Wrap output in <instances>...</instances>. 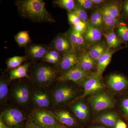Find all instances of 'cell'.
<instances>
[{"label": "cell", "mask_w": 128, "mask_h": 128, "mask_svg": "<svg viewBox=\"0 0 128 128\" xmlns=\"http://www.w3.org/2000/svg\"><path fill=\"white\" fill-rule=\"evenodd\" d=\"M15 5L21 17L35 22L54 23L56 20L48 12L42 0H17Z\"/></svg>", "instance_id": "cell-1"}, {"label": "cell", "mask_w": 128, "mask_h": 128, "mask_svg": "<svg viewBox=\"0 0 128 128\" xmlns=\"http://www.w3.org/2000/svg\"><path fill=\"white\" fill-rule=\"evenodd\" d=\"M32 78L35 84L39 86H49L56 77L55 70L50 66L39 64L34 66L32 73Z\"/></svg>", "instance_id": "cell-2"}, {"label": "cell", "mask_w": 128, "mask_h": 128, "mask_svg": "<svg viewBox=\"0 0 128 128\" xmlns=\"http://www.w3.org/2000/svg\"><path fill=\"white\" fill-rule=\"evenodd\" d=\"M31 116L33 122L42 128H56L61 125L54 114L47 110H35Z\"/></svg>", "instance_id": "cell-3"}, {"label": "cell", "mask_w": 128, "mask_h": 128, "mask_svg": "<svg viewBox=\"0 0 128 128\" xmlns=\"http://www.w3.org/2000/svg\"><path fill=\"white\" fill-rule=\"evenodd\" d=\"M76 94L75 90L71 86L64 84L58 85L52 92L54 104L56 106L65 104L74 98Z\"/></svg>", "instance_id": "cell-4"}, {"label": "cell", "mask_w": 128, "mask_h": 128, "mask_svg": "<svg viewBox=\"0 0 128 128\" xmlns=\"http://www.w3.org/2000/svg\"><path fill=\"white\" fill-rule=\"evenodd\" d=\"M92 110L99 112L112 108L114 102L109 95L104 92L99 91L92 94L89 100Z\"/></svg>", "instance_id": "cell-5"}, {"label": "cell", "mask_w": 128, "mask_h": 128, "mask_svg": "<svg viewBox=\"0 0 128 128\" xmlns=\"http://www.w3.org/2000/svg\"><path fill=\"white\" fill-rule=\"evenodd\" d=\"M102 77L95 74L90 76L80 82L84 88V92L80 96L77 98L73 102L81 99L91 94H93L100 91L104 88V85L101 80Z\"/></svg>", "instance_id": "cell-6"}, {"label": "cell", "mask_w": 128, "mask_h": 128, "mask_svg": "<svg viewBox=\"0 0 128 128\" xmlns=\"http://www.w3.org/2000/svg\"><path fill=\"white\" fill-rule=\"evenodd\" d=\"M32 95L29 86L22 83L16 85L12 92V97L14 102L21 106H26L28 104Z\"/></svg>", "instance_id": "cell-7"}, {"label": "cell", "mask_w": 128, "mask_h": 128, "mask_svg": "<svg viewBox=\"0 0 128 128\" xmlns=\"http://www.w3.org/2000/svg\"><path fill=\"white\" fill-rule=\"evenodd\" d=\"M0 118L6 125L9 128H13L22 122L24 115L22 112L18 109L9 108L2 112Z\"/></svg>", "instance_id": "cell-8"}, {"label": "cell", "mask_w": 128, "mask_h": 128, "mask_svg": "<svg viewBox=\"0 0 128 128\" xmlns=\"http://www.w3.org/2000/svg\"><path fill=\"white\" fill-rule=\"evenodd\" d=\"M90 76V72L84 71L77 65L70 70L62 73L58 80L61 82L71 81L76 83H80Z\"/></svg>", "instance_id": "cell-9"}, {"label": "cell", "mask_w": 128, "mask_h": 128, "mask_svg": "<svg viewBox=\"0 0 128 128\" xmlns=\"http://www.w3.org/2000/svg\"><path fill=\"white\" fill-rule=\"evenodd\" d=\"M50 48L57 50L62 55L73 50L70 39L66 33L57 35L52 41Z\"/></svg>", "instance_id": "cell-10"}, {"label": "cell", "mask_w": 128, "mask_h": 128, "mask_svg": "<svg viewBox=\"0 0 128 128\" xmlns=\"http://www.w3.org/2000/svg\"><path fill=\"white\" fill-rule=\"evenodd\" d=\"M78 57L77 51L74 50L62 55L61 59L57 64L60 70L64 73L76 66L78 64Z\"/></svg>", "instance_id": "cell-11"}, {"label": "cell", "mask_w": 128, "mask_h": 128, "mask_svg": "<svg viewBox=\"0 0 128 128\" xmlns=\"http://www.w3.org/2000/svg\"><path fill=\"white\" fill-rule=\"evenodd\" d=\"M83 35L88 47L101 42L103 36L102 30L92 27L88 23L86 30Z\"/></svg>", "instance_id": "cell-12"}, {"label": "cell", "mask_w": 128, "mask_h": 128, "mask_svg": "<svg viewBox=\"0 0 128 128\" xmlns=\"http://www.w3.org/2000/svg\"><path fill=\"white\" fill-rule=\"evenodd\" d=\"M107 82L110 89L115 92L123 90L128 86V81L126 78L119 74H111L108 78Z\"/></svg>", "instance_id": "cell-13"}, {"label": "cell", "mask_w": 128, "mask_h": 128, "mask_svg": "<svg viewBox=\"0 0 128 128\" xmlns=\"http://www.w3.org/2000/svg\"><path fill=\"white\" fill-rule=\"evenodd\" d=\"M50 48L44 44H31L28 48L27 56L33 60L43 59Z\"/></svg>", "instance_id": "cell-14"}, {"label": "cell", "mask_w": 128, "mask_h": 128, "mask_svg": "<svg viewBox=\"0 0 128 128\" xmlns=\"http://www.w3.org/2000/svg\"><path fill=\"white\" fill-rule=\"evenodd\" d=\"M101 8L105 32L114 31V28L119 25L120 20L116 19L111 15L108 9L107 4L104 5Z\"/></svg>", "instance_id": "cell-15"}, {"label": "cell", "mask_w": 128, "mask_h": 128, "mask_svg": "<svg viewBox=\"0 0 128 128\" xmlns=\"http://www.w3.org/2000/svg\"><path fill=\"white\" fill-rule=\"evenodd\" d=\"M32 99L37 106L48 108L51 104V101L48 93L41 90H36L32 95Z\"/></svg>", "instance_id": "cell-16"}, {"label": "cell", "mask_w": 128, "mask_h": 128, "mask_svg": "<svg viewBox=\"0 0 128 128\" xmlns=\"http://www.w3.org/2000/svg\"><path fill=\"white\" fill-rule=\"evenodd\" d=\"M78 56L79 59L77 65L84 71L90 72L94 68L96 61L84 50H80Z\"/></svg>", "instance_id": "cell-17"}, {"label": "cell", "mask_w": 128, "mask_h": 128, "mask_svg": "<svg viewBox=\"0 0 128 128\" xmlns=\"http://www.w3.org/2000/svg\"><path fill=\"white\" fill-rule=\"evenodd\" d=\"M110 49L106 43L101 42L88 47L87 52L89 55L97 62L99 58L102 57Z\"/></svg>", "instance_id": "cell-18"}, {"label": "cell", "mask_w": 128, "mask_h": 128, "mask_svg": "<svg viewBox=\"0 0 128 128\" xmlns=\"http://www.w3.org/2000/svg\"><path fill=\"white\" fill-rule=\"evenodd\" d=\"M116 50L114 49H110L106 53L99 58L96 62V74L102 77L103 72L110 64L112 56Z\"/></svg>", "instance_id": "cell-19"}, {"label": "cell", "mask_w": 128, "mask_h": 128, "mask_svg": "<svg viewBox=\"0 0 128 128\" xmlns=\"http://www.w3.org/2000/svg\"><path fill=\"white\" fill-rule=\"evenodd\" d=\"M88 23L92 27L98 28L102 31L104 29L103 16L102 8L96 9L92 12Z\"/></svg>", "instance_id": "cell-20"}, {"label": "cell", "mask_w": 128, "mask_h": 128, "mask_svg": "<svg viewBox=\"0 0 128 128\" xmlns=\"http://www.w3.org/2000/svg\"><path fill=\"white\" fill-rule=\"evenodd\" d=\"M118 118L117 114L113 112H107L99 115L97 118L98 122L112 128H115Z\"/></svg>", "instance_id": "cell-21"}, {"label": "cell", "mask_w": 128, "mask_h": 128, "mask_svg": "<svg viewBox=\"0 0 128 128\" xmlns=\"http://www.w3.org/2000/svg\"><path fill=\"white\" fill-rule=\"evenodd\" d=\"M29 66V63H26L18 68L10 70L9 72L10 80H14L25 77L29 79L28 71Z\"/></svg>", "instance_id": "cell-22"}, {"label": "cell", "mask_w": 128, "mask_h": 128, "mask_svg": "<svg viewBox=\"0 0 128 128\" xmlns=\"http://www.w3.org/2000/svg\"><path fill=\"white\" fill-rule=\"evenodd\" d=\"M53 113L61 123L68 126L75 125V120L68 111L59 110L55 111Z\"/></svg>", "instance_id": "cell-23"}, {"label": "cell", "mask_w": 128, "mask_h": 128, "mask_svg": "<svg viewBox=\"0 0 128 128\" xmlns=\"http://www.w3.org/2000/svg\"><path fill=\"white\" fill-rule=\"evenodd\" d=\"M102 33L109 48L114 49L121 45L122 41L114 31L105 32Z\"/></svg>", "instance_id": "cell-24"}, {"label": "cell", "mask_w": 128, "mask_h": 128, "mask_svg": "<svg viewBox=\"0 0 128 128\" xmlns=\"http://www.w3.org/2000/svg\"><path fill=\"white\" fill-rule=\"evenodd\" d=\"M14 39L20 48H26L28 44L32 42L28 31L18 32L14 36Z\"/></svg>", "instance_id": "cell-25"}, {"label": "cell", "mask_w": 128, "mask_h": 128, "mask_svg": "<svg viewBox=\"0 0 128 128\" xmlns=\"http://www.w3.org/2000/svg\"><path fill=\"white\" fill-rule=\"evenodd\" d=\"M27 55L25 56H14L11 57L7 61V69L11 70L16 68L21 65L28 58Z\"/></svg>", "instance_id": "cell-26"}, {"label": "cell", "mask_w": 128, "mask_h": 128, "mask_svg": "<svg viewBox=\"0 0 128 128\" xmlns=\"http://www.w3.org/2000/svg\"><path fill=\"white\" fill-rule=\"evenodd\" d=\"M8 92V80L4 76H1L0 80V101L1 104L4 103Z\"/></svg>", "instance_id": "cell-27"}, {"label": "cell", "mask_w": 128, "mask_h": 128, "mask_svg": "<svg viewBox=\"0 0 128 128\" xmlns=\"http://www.w3.org/2000/svg\"><path fill=\"white\" fill-rule=\"evenodd\" d=\"M122 4L120 5L118 2H112L107 4L108 9L110 14L114 18L118 20L120 19V13L122 10Z\"/></svg>", "instance_id": "cell-28"}, {"label": "cell", "mask_w": 128, "mask_h": 128, "mask_svg": "<svg viewBox=\"0 0 128 128\" xmlns=\"http://www.w3.org/2000/svg\"><path fill=\"white\" fill-rule=\"evenodd\" d=\"M54 5L60 8L66 10L67 12L73 11L76 2L73 0H56L53 1Z\"/></svg>", "instance_id": "cell-29"}, {"label": "cell", "mask_w": 128, "mask_h": 128, "mask_svg": "<svg viewBox=\"0 0 128 128\" xmlns=\"http://www.w3.org/2000/svg\"><path fill=\"white\" fill-rule=\"evenodd\" d=\"M116 28L117 34L122 42H128V27L123 24H119Z\"/></svg>", "instance_id": "cell-30"}, {"label": "cell", "mask_w": 128, "mask_h": 128, "mask_svg": "<svg viewBox=\"0 0 128 128\" xmlns=\"http://www.w3.org/2000/svg\"><path fill=\"white\" fill-rule=\"evenodd\" d=\"M73 12L78 16L81 20L86 23H88L89 20H88V15L86 10L80 7L76 2Z\"/></svg>", "instance_id": "cell-31"}, {"label": "cell", "mask_w": 128, "mask_h": 128, "mask_svg": "<svg viewBox=\"0 0 128 128\" xmlns=\"http://www.w3.org/2000/svg\"><path fill=\"white\" fill-rule=\"evenodd\" d=\"M71 110L76 116L81 120H85L88 118L89 114L82 111L74 103L71 106Z\"/></svg>", "instance_id": "cell-32"}, {"label": "cell", "mask_w": 128, "mask_h": 128, "mask_svg": "<svg viewBox=\"0 0 128 128\" xmlns=\"http://www.w3.org/2000/svg\"><path fill=\"white\" fill-rule=\"evenodd\" d=\"M70 39L73 49L77 51V43L78 40V32H76L71 26L70 28L65 33Z\"/></svg>", "instance_id": "cell-33"}, {"label": "cell", "mask_w": 128, "mask_h": 128, "mask_svg": "<svg viewBox=\"0 0 128 128\" xmlns=\"http://www.w3.org/2000/svg\"><path fill=\"white\" fill-rule=\"evenodd\" d=\"M76 2L85 10H90L94 7V4L91 0H77Z\"/></svg>", "instance_id": "cell-34"}, {"label": "cell", "mask_w": 128, "mask_h": 128, "mask_svg": "<svg viewBox=\"0 0 128 128\" xmlns=\"http://www.w3.org/2000/svg\"><path fill=\"white\" fill-rule=\"evenodd\" d=\"M67 13L69 22L72 26L76 25L82 21L73 11L67 12Z\"/></svg>", "instance_id": "cell-35"}, {"label": "cell", "mask_w": 128, "mask_h": 128, "mask_svg": "<svg viewBox=\"0 0 128 128\" xmlns=\"http://www.w3.org/2000/svg\"><path fill=\"white\" fill-rule=\"evenodd\" d=\"M87 24L88 23H86L82 21H81L78 24L74 26H72V27L76 32L83 34L86 30Z\"/></svg>", "instance_id": "cell-36"}, {"label": "cell", "mask_w": 128, "mask_h": 128, "mask_svg": "<svg viewBox=\"0 0 128 128\" xmlns=\"http://www.w3.org/2000/svg\"><path fill=\"white\" fill-rule=\"evenodd\" d=\"M61 55L62 54L57 50L51 48H50L46 54L47 56H50L54 58V59L57 60L59 62L62 58V56H61Z\"/></svg>", "instance_id": "cell-37"}, {"label": "cell", "mask_w": 128, "mask_h": 128, "mask_svg": "<svg viewBox=\"0 0 128 128\" xmlns=\"http://www.w3.org/2000/svg\"><path fill=\"white\" fill-rule=\"evenodd\" d=\"M121 108L123 112L124 116L128 118V98H125L122 101Z\"/></svg>", "instance_id": "cell-38"}, {"label": "cell", "mask_w": 128, "mask_h": 128, "mask_svg": "<svg viewBox=\"0 0 128 128\" xmlns=\"http://www.w3.org/2000/svg\"><path fill=\"white\" fill-rule=\"evenodd\" d=\"M122 11L123 16L128 22V0L123 3Z\"/></svg>", "instance_id": "cell-39"}, {"label": "cell", "mask_w": 128, "mask_h": 128, "mask_svg": "<svg viewBox=\"0 0 128 128\" xmlns=\"http://www.w3.org/2000/svg\"><path fill=\"white\" fill-rule=\"evenodd\" d=\"M74 103L78 108H80V109H81L84 112L89 114V108L84 102H83L82 101L78 100L76 101V102Z\"/></svg>", "instance_id": "cell-40"}, {"label": "cell", "mask_w": 128, "mask_h": 128, "mask_svg": "<svg viewBox=\"0 0 128 128\" xmlns=\"http://www.w3.org/2000/svg\"><path fill=\"white\" fill-rule=\"evenodd\" d=\"M43 59L44 62H47V63H49V64H57L59 62V61L57 60L54 59L52 57L46 55L44 56Z\"/></svg>", "instance_id": "cell-41"}, {"label": "cell", "mask_w": 128, "mask_h": 128, "mask_svg": "<svg viewBox=\"0 0 128 128\" xmlns=\"http://www.w3.org/2000/svg\"><path fill=\"white\" fill-rule=\"evenodd\" d=\"M115 128H127L126 124L121 120L118 119L117 121Z\"/></svg>", "instance_id": "cell-42"}, {"label": "cell", "mask_w": 128, "mask_h": 128, "mask_svg": "<svg viewBox=\"0 0 128 128\" xmlns=\"http://www.w3.org/2000/svg\"><path fill=\"white\" fill-rule=\"evenodd\" d=\"M94 5H101L106 2L104 0H91Z\"/></svg>", "instance_id": "cell-43"}, {"label": "cell", "mask_w": 128, "mask_h": 128, "mask_svg": "<svg viewBox=\"0 0 128 128\" xmlns=\"http://www.w3.org/2000/svg\"><path fill=\"white\" fill-rule=\"evenodd\" d=\"M26 128H42L33 122L28 124Z\"/></svg>", "instance_id": "cell-44"}, {"label": "cell", "mask_w": 128, "mask_h": 128, "mask_svg": "<svg viewBox=\"0 0 128 128\" xmlns=\"http://www.w3.org/2000/svg\"><path fill=\"white\" fill-rule=\"evenodd\" d=\"M0 128H11L7 126L2 121V120L0 118Z\"/></svg>", "instance_id": "cell-45"}, {"label": "cell", "mask_w": 128, "mask_h": 128, "mask_svg": "<svg viewBox=\"0 0 128 128\" xmlns=\"http://www.w3.org/2000/svg\"><path fill=\"white\" fill-rule=\"evenodd\" d=\"M56 128H66L64 126H60Z\"/></svg>", "instance_id": "cell-46"}, {"label": "cell", "mask_w": 128, "mask_h": 128, "mask_svg": "<svg viewBox=\"0 0 128 128\" xmlns=\"http://www.w3.org/2000/svg\"><path fill=\"white\" fill-rule=\"evenodd\" d=\"M92 128H106L104 127H102V126H97V127H94Z\"/></svg>", "instance_id": "cell-47"}]
</instances>
